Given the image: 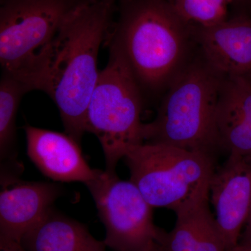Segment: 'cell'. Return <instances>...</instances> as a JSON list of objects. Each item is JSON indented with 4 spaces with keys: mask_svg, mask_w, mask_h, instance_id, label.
<instances>
[{
    "mask_svg": "<svg viewBox=\"0 0 251 251\" xmlns=\"http://www.w3.org/2000/svg\"><path fill=\"white\" fill-rule=\"evenodd\" d=\"M107 38L129 68L143 94H165L194 58L193 25L168 0H123Z\"/></svg>",
    "mask_w": 251,
    "mask_h": 251,
    "instance_id": "obj_1",
    "label": "cell"
},
{
    "mask_svg": "<svg viewBox=\"0 0 251 251\" xmlns=\"http://www.w3.org/2000/svg\"><path fill=\"white\" fill-rule=\"evenodd\" d=\"M114 0H88L69 15L53 41L42 92L58 108L66 133L81 145L98 81L99 49L110 32Z\"/></svg>",
    "mask_w": 251,
    "mask_h": 251,
    "instance_id": "obj_2",
    "label": "cell"
},
{
    "mask_svg": "<svg viewBox=\"0 0 251 251\" xmlns=\"http://www.w3.org/2000/svg\"><path fill=\"white\" fill-rule=\"evenodd\" d=\"M200 52L163 96L144 143H159L217 157L223 151L216 113L225 78Z\"/></svg>",
    "mask_w": 251,
    "mask_h": 251,
    "instance_id": "obj_3",
    "label": "cell"
},
{
    "mask_svg": "<svg viewBox=\"0 0 251 251\" xmlns=\"http://www.w3.org/2000/svg\"><path fill=\"white\" fill-rule=\"evenodd\" d=\"M130 180L153 208L175 214L209 201L216 157L159 143H144L126 154Z\"/></svg>",
    "mask_w": 251,
    "mask_h": 251,
    "instance_id": "obj_4",
    "label": "cell"
},
{
    "mask_svg": "<svg viewBox=\"0 0 251 251\" xmlns=\"http://www.w3.org/2000/svg\"><path fill=\"white\" fill-rule=\"evenodd\" d=\"M87 0H4L0 9L2 73L41 90L51 47L69 15Z\"/></svg>",
    "mask_w": 251,
    "mask_h": 251,
    "instance_id": "obj_5",
    "label": "cell"
},
{
    "mask_svg": "<svg viewBox=\"0 0 251 251\" xmlns=\"http://www.w3.org/2000/svg\"><path fill=\"white\" fill-rule=\"evenodd\" d=\"M143 109L139 85L122 56L109 47L108 62L99 73L87 108L86 132L98 138L110 174L132 148L145 142Z\"/></svg>",
    "mask_w": 251,
    "mask_h": 251,
    "instance_id": "obj_6",
    "label": "cell"
},
{
    "mask_svg": "<svg viewBox=\"0 0 251 251\" xmlns=\"http://www.w3.org/2000/svg\"><path fill=\"white\" fill-rule=\"evenodd\" d=\"M105 228L103 242L115 251H151L167 232L153 223V207L130 180L100 171L86 184Z\"/></svg>",
    "mask_w": 251,
    "mask_h": 251,
    "instance_id": "obj_7",
    "label": "cell"
},
{
    "mask_svg": "<svg viewBox=\"0 0 251 251\" xmlns=\"http://www.w3.org/2000/svg\"><path fill=\"white\" fill-rule=\"evenodd\" d=\"M209 201L226 249L236 247L251 211V163L237 155L228 154L213 175Z\"/></svg>",
    "mask_w": 251,
    "mask_h": 251,
    "instance_id": "obj_8",
    "label": "cell"
},
{
    "mask_svg": "<svg viewBox=\"0 0 251 251\" xmlns=\"http://www.w3.org/2000/svg\"><path fill=\"white\" fill-rule=\"evenodd\" d=\"M200 52L225 76L251 74V16L235 15L210 27L193 25Z\"/></svg>",
    "mask_w": 251,
    "mask_h": 251,
    "instance_id": "obj_9",
    "label": "cell"
},
{
    "mask_svg": "<svg viewBox=\"0 0 251 251\" xmlns=\"http://www.w3.org/2000/svg\"><path fill=\"white\" fill-rule=\"evenodd\" d=\"M1 184L0 237L19 243L62 194V187L54 183L14 178Z\"/></svg>",
    "mask_w": 251,
    "mask_h": 251,
    "instance_id": "obj_10",
    "label": "cell"
},
{
    "mask_svg": "<svg viewBox=\"0 0 251 251\" xmlns=\"http://www.w3.org/2000/svg\"><path fill=\"white\" fill-rule=\"evenodd\" d=\"M27 153L36 168L50 179L61 182L78 181L87 184L98 176L82 156L80 145L67 133L24 127Z\"/></svg>",
    "mask_w": 251,
    "mask_h": 251,
    "instance_id": "obj_11",
    "label": "cell"
},
{
    "mask_svg": "<svg viewBox=\"0 0 251 251\" xmlns=\"http://www.w3.org/2000/svg\"><path fill=\"white\" fill-rule=\"evenodd\" d=\"M216 121L223 151L251 163V74L225 77Z\"/></svg>",
    "mask_w": 251,
    "mask_h": 251,
    "instance_id": "obj_12",
    "label": "cell"
},
{
    "mask_svg": "<svg viewBox=\"0 0 251 251\" xmlns=\"http://www.w3.org/2000/svg\"><path fill=\"white\" fill-rule=\"evenodd\" d=\"M27 251H106L85 225L51 208L21 239Z\"/></svg>",
    "mask_w": 251,
    "mask_h": 251,
    "instance_id": "obj_13",
    "label": "cell"
},
{
    "mask_svg": "<svg viewBox=\"0 0 251 251\" xmlns=\"http://www.w3.org/2000/svg\"><path fill=\"white\" fill-rule=\"evenodd\" d=\"M29 90L22 82L2 73L0 82V161L1 177H18L16 115L23 96Z\"/></svg>",
    "mask_w": 251,
    "mask_h": 251,
    "instance_id": "obj_14",
    "label": "cell"
},
{
    "mask_svg": "<svg viewBox=\"0 0 251 251\" xmlns=\"http://www.w3.org/2000/svg\"><path fill=\"white\" fill-rule=\"evenodd\" d=\"M176 12L192 25L210 27L229 18V0H170Z\"/></svg>",
    "mask_w": 251,
    "mask_h": 251,
    "instance_id": "obj_15",
    "label": "cell"
},
{
    "mask_svg": "<svg viewBox=\"0 0 251 251\" xmlns=\"http://www.w3.org/2000/svg\"><path fill=\"white\" fill-rule=\"evenodd\" d=\"M176 214L173 230L167 232L163 242L156 246L157 251H196L200 221L203 204Z\"/></svg>",
    "mask_w": 251,
    "mask_h": 251,
    "instance_id": "obj_16",
    "label": "cell"
},
{
    "mask_svg": "<svg viewBox=\"0 0 251 251\" xmlns=\"http://www.w3.org/2000/svg\"><path fill=\"white\" fill-rule=\"evenodd\" d=\"M207 201L203 204L196 251H226V244Z\"/></svg>",
    "mask_w": 251,
    "mask_h": 251,
    "instance_id": "obj_17",
    "label": "cell"
},
{
    "mask_svg": "<svg viewBox=\"0 0 251 251\" xmlns=\"http://www.w3.org/2000/svg\"><path fill=\"white\" fill-rule=\"evenodd\" d=\"M229 9L232 16L235 15H251V0H229Z\"/></svg>",
    "mask_w": 251,
    "mask_h": 251,
    "instance_id": "obj_18",
    "label": "cell"
},
{
    "mask_svg": "<svg viewBox=\"0 0 251 251\" xmlns=\"http://www.w3.org/2000/svg\"><path fill=\"white\" fill-rule=\"evenodd\" d=\"M0 251H27L21 243L0 237Z\"/></svg>",
    "mask_w": 251,
    "mask_h": 251,
    "instance_id": "obj_19",
    "label": "cell"
},
{
    "mask_svg": "<svg viewBox=\"0 0 251 251\" xmlns=\"http://www.w3.org/2000/svg\"><path fill=\"white\" fill-rule=\"evenodd\" d=\"M239 244L242 245H251V207L249 219L245 225V229L241 235Z\"/></svg>",
    "mask_w": 251,
    "mask_h": 251,
    "instance_id": "obj_20",
    "label": "cell"
},
{
    "mask_svg": "<svg viewBox=\"0 0 251 251\" xmlns=\"http://www.w3.org/2000/svg\"><path fill=\"white\" fill-rule=\"evenodd\" d=\"M226 251H251V245H242V244H238L236 247Z\"/></svg>",
    "mask_w": 251,
    "mask_h": 251,
    "instance_id": "obj_21",
    "label": "cell"
},
{
    "mask_svg": "<svg viewBox=\"0 0 251 251\" xmlns=\"http://www.w3.org/2000/svg\"><path fill=\"white\" fill-rule=\"evenodd\" d=\"M157 246V245H156ZM156 246L154 248H153V250L151 251H156Z\"/></svg>",
    "mask_w": 251,
    "mask_h": 251,
    "instance_id": "obj_22",
    "label": "cell"
},
{
    "mask_svg": "<svg viewBox=\"0 0 251 251\" xmlns=\"http://www.w3.org/2000/svg\"><path fill=\"white\" fill-rule=\"evenodd\" d=\"M168 1H170V0H168Z\"/></svg>",
    "mask_w": 251,
    "mask_h": 251,
    "instance_id": "obj_23",
    "label": "cell"
}]
</instances>
